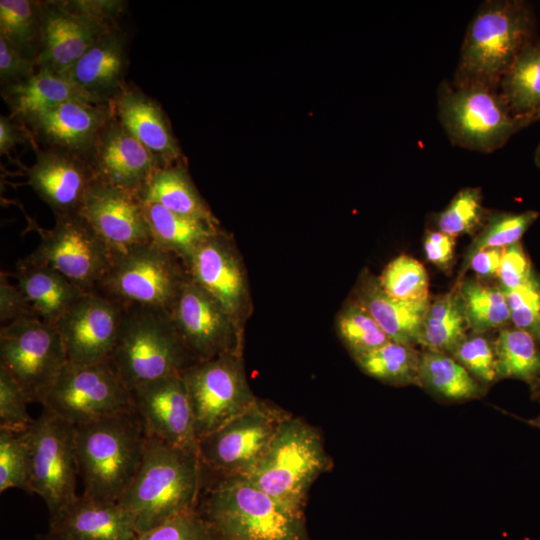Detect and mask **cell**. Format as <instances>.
Here are the masks:
<instances>
[{"mask_svg":"<svg viewBox=\"0 0 540 540\" xmlns=\"http://www.w3.org/2000/svg\"><path fill=\"white\" fill-rule=\"evenodd\" d=\"M204 467L198 451H188L147 437L141 465L117 501L138 533L197 506Z\"/></svg>","mask_w":540,"mask_h":540,"instance_id":"obj_1","label":"cell"},{"mask_svg":"<svg viewBox=\"0 0 540 540\" xmlns=\"http://www.w3.org/2000/svg\"><path fill=\"white\" fill-rule=\"evenodd\" d=\"M535 31L528 2L484 1L468 25L453 83L499 90L516 58L535 41Z\"/></svg>","mask_w":540,"mask_h":540,"instance_id":"obj_2","label":"cell"},{"mask_svg":"<svg viewBox=\"0 0 540 540\" xmlns=\"http://www.w3.org/2000/svg\"><path fill=\"white\" fill-rule=\"evenodd\" d=\"M197 507L221 540H307L304 512L244 475L216 476Z\"/></svg>","mask_w":540,"mask_h":540,"instance_id":"obj_3","label":"cell"},{"mask_svg":"<svg viewBox=\"0 0 540 540\" xmlns=\"http://www.w3.org/2000/svg\"><path fill=\"white\" fill-rule=\"evenodd\" d=\"M147 437L135 410L75 426L83 495L117 502L141 465Z\"/></svg>","mask_w":540,"mask_h":540,"instance_id":"obj_4","label":"cell"},{"mask_svg":"<svg viewBox=\"0 0 540 540\" xmlns=\"http://www.w3.org/2000/svg\"><path fill=\"white\" fill-rule=\"evenodd\" d=\"M196 362L169 312L149 306L124 305L108 363L128 388L181 375Z\"/></svg>","mask_w":540,"mask_h":540,"instance_id":"obj_5","label":"cell"},{"mask_svg":"<svg viewBox=\"0 0 540 540\" xmlns=\"http://www.w3.org/2000/svg\"><path fill=\"white\" fill-rule=\"evenodd\" d=\"M331 465L319 431L290 414L244 476L285 505L303 511L310 487Z\"/></svg>","mask_w":540,"mask_h":540,"instance_id":"obj_6","label":"cell"},{"mask_svg":"<svg viewBox=\"0 0 540 540\" xmlns=\"http://www.w3.org/2000/svg\"><path fill=\"white\" fill-rule=\"evenodd\" d=\"M439 120L459 147L489 153L530 123L513 114L497 89L444 81L438 90Z\"/></svg>","mask_w":540,"mask_h":540,"instance_id":"obj_7","label":"cell"},{"mask_svg":"<svg viewBox=\"0 0 540 540\" xmlns=\"http://www.w3.org/2000/svg\"><path fill=\"white\" fill-rule=\"evenodd\" d=\"M190 280L186 263L153 241L114 253L112 265L96 291L123 305L170 310Z\"/></svg>","mask_w":540,"mask_h":540,"instance_id":"obj_8","label":"cell"},{"mask_svg":"<svg viewBox=\"0 0 540 540\" xmlns=\"http://www.w3.org/2000/svg\"><path fill=\"white\" fill-rule=\"evenodd\" d=\"M23 435L28 452L29 492L39 495L53 516L79 497L75 426L43 408Z\"/></svg>","mask_w":540,"mask_h":540,"instance_id":"obj_9","label":"cell"},{"mask_svg":"<svg viewBox=\"0 0 540 540\" xmlns=\"http://www.w3.org/2000/svg\"><path fill=\"white\" fill-rule=\"evenodd\" d=\"M40 403L74 426L134 411L130 389L108 362H66Z\"/></svg>","mask_w":540,"mask_h":540,"instance_id":"obj_10","label":"cell"},{"mask_svg":"<svg viewBox=\"0 0 540 540\" xmlns=\"http://www.w3.org/2000/svg\"><path fill=\"white\" fill-rule=\"evenodd\" d=\"M181 376L189 392L198 440L258 400L248 384L241 350L198 361Z\"/></svg>","mask_w":540,"mask_h":540,"instance_id":"obj_11","label":"cell"},{"mask_svg":"<svg viewBox=\"0 0 540 540\" xmlns=\"http://www.w3.org/2000/svg\"><path fill=\"white\" fill-rule=\"evenodd\" d=\"M67 362L57 328L39 318L2 325L0 368L22 387L30 402L41 401Z\"/></svg>","mask_w":540,"mask_h":540,"instance_id":"obj_12","label":"cell"},{"mask_svg":"<svg viewBox=\"0 0 540 540\" xmlns=\"http://www.w3.org/2000/svg\"><path fill=\"white\" fill-rule=\"evenodd\" d=\"M289 415L258 399L248 410L198 440L204 469L216 476L246 475Z\"/></svg>","mask_w":540,"mask_h":540,"instance_id":"obj_13","label":"cell"},{"mask_svg":"<svg viewBox=\"0 0 540 540\" xmlns=\"http://www.w3.org/2000/svg\"><path fill=\"white\" fill-rule=\"evenodd\" d=\"M55 219L28 256L54 268L84 293L96 291L112 265L113 250L79 213Z\"/></svg>","mask_w":540,"mask_h":540,"instance_id":"obj_14","label":"cell"},{"mask_svg":"<svg viewBox=\"0 0 540 540\" xmlns=\"http://www.w3.org/2000/svg\"><path fill=\"white\" fill-rule=\"evenodd\" d=\"M169 314L181 340L198 361L240 350V327L191 278L182 286Z\"/></svg>","mask_w":540,"mask_h":540,"instance_id":"obj_15","label":"cell"},{"mask_svg":"<svg viewBox=\"0 0 540 540\" xmlns=\"http://www.w3.org/2000/svg\"><path fill=\"white\" fill-rule=\"evenodd\" d=\"M132 404L148 437L188 451H198L194 415L181 375L129 388Z\"/></svg>","mask_w":540,"mask_h":540,"instance_id":"obj_16","label":"cell"},{"mask_svg":"<svg viewBox=\"0 0 540 540\" xmlns=\"http://www.w3.org/2000/svg\"><path fill=\"white\" fill-rule=\"evenodd\" d=\"M124 305L97 291L85 293L56 323L67 361L97 364L109 361Z\"/></svg>","mask_w":540,"mask_h":540,"instance_id":"obj_17","label":"cell"},{"mask_svg":"<svg viewBox=\"0 0 540 540\" xmlns=\"http://www.w3.org/2000/svg\"><path fill=\"white\" fill-rule=\"evenodd\" d=\"M191 280L216 299L241 327L250 297L243 263L236 247L217 231L195 250L187 263Z\"/></svg>","mask_w":540,"mask_h":540,"instance_id":"obj_18","label":"cell"},{"mask_svg":"<svg viewBox=\"0 0 540 540\" xmlns=\"http://www.w3.org/2000/svg\"><path fill=\"white\" fill-rule=\"evenodd\" d=\"M114 253L152 241L136 194L95 180L78 212Z\"/></svg>","mask_w":540,"mask_h":540,"instance_id":"obj_19","label":"cell"},{"mask_svg":"<svg viewBox=\"0 0 540 540\" xmlns=\"http://www.w3.org/2000/svg\"><path fill=\"white\" fill-rule=\"evenodd\" d=\"M85 159L96 180L136 195L161 167L155 156L114 116L101 130Z\"/></svg>","mask_w":540,"mask_h":540,"instance_id":"obj_20","label":"cell"},{"mask_svg":"<svg viewBox=\"0 0 540 540\" xmlns=\"http://www.w3.org/2000/svg\"><path fill=\"white\" fill-rule=\"evenodd\" d=\"M28 184L55 217L78 213L96 178L85 158L49 148L37 152L27 170Z\"/></svg>","mask_w":540,"mask_h":540,"instance_id":"obj_21","label":"cell"},{"mask_svg":"<svg viewBox=\"0 0 540 540\" xmlns=\"http://www.w3.org/2000/svg\"><path fill=\"white\" fill-rule=\"evenodd\" d=\"M112 116L111 104L70 101L37 113L24 122L51 148L85 158Z\"/></svg>","mask_w":540,"mask_h":540,"instance_id":"obj_22","label":"cell"},{"mask_svg":"<svg viewBox=\"0 0 540 540\" xmlns=\"http://www.w3.org/2000/svg\"><path fill=\"white\" fill-rule=\"evenodd\" d=\"M42 48L36 62L65 74L103 35L115 30L65 9L59 1L44 2Z\"/></svg>","mask_w":540,"mask_h":540,"instance_id":"obj_23","label":"cell"},{"mask_svg":"<svg viewBox=\"0 0 540 540\" xmlns=\"http://www.w3.org/2000/svg\"><path fill=\"white\" fill-rule=\"evenodd\" d=\"M48 534L59 540H136L139 533L118 502L82 495L50 516Z\"/></svg>","mask_w":540,"mask_h":540,"instance_id":"obj_24","label":"cell"},{"mask_svg":"<svg viewBox=\"0 0 540 540\" xmlns=\"http://www.w3.org/2000/svg\"><path fill=\"white\" fill-rule=\"evenodd\" d=\"M115 119L158 160L177 164L181 149L161 106L140 90L125 87L111 102Z\"/></svg>","mask_w":540,"mask_h":540,"instance_id":"obj_25","label":"cell"},{"mask_svg":"<svg viewBox=\"0 0 540 540\" xmlns=\"http://www.w3.org/2000/svg\"><path fill=\"white\" fill-rule=\"evenodd\" d=\"M352 300L372 315L390 340L414 347L420 345L423 321L430 299H396L382 289L378 277L364 270L354 287Z\"/></svg>","mask_w":540,"mask_h":540,"instance_id":"obj_26","label":"cell"},{"mask_svg":"<svg viewBox=\"0 0 540 540\" xmlns=\"http://www.w3.org/2000/svg\"><path fill=\"white\" fill-rule=\"evenodd\" d=\"M126 50L116 29L99 38L65 73L83 92L110 105L125 87Z\"/></svg>","mask_w":540,"mask_h":540,"instance_id":"obj_27","label":"cell"},{"mask_svg":"<svg viewBox=\"0 0 540 540\" xmlns=\"http://www.w3.org/2000/svg\"><path fill=\"white\" fill-rule=\"evenodd\" d=\"M15 278L37 318L53 326L85 294L60 272L29 256L17 262Z\"/></svg>","mask_w":540,"mask_h":540,"instance_id":"obj_28","label":"cell"},{"mask_svg":"<svg viewBox=\"0 0 540 540\" xmlns=\"http://www.w3.org/2000/svg\"><path fill=\"white\" fill-rule=\"evenodd\" d=\"M2 95L11 110V118L22 121L70 101L107 105L83 92L65 74L46 68H39L27 81L4 87Z\"/></svg>","mask_w":540,"mask_h":540,"instance_id":"obj_29","label":"cell"},{"mask_svg":"<svg viewBox=\"0 0 540 540\" xmlns=\"http://www.w3.org/2000/svg\"><path fill=\"white\" fill-rule=\"evenodd\" d=\"M137 197L142 202L159 204L176 214L218 224L186 169L179 163L157 168Z\"/></svg>","mask_w":540,"mask_h":540,"instance_id":"obj_30","label":"cell"},{"mask_svg":"<svg viewBox=\"0 0 540 540\" xmlns=\"http://www.w3.org/2000/svg\"><path fill=\"white\" fill-rule=\"evenodd\" d=\"M418 386L445 402L479 399L487 390L453 357L426 349L420 353Z\"/></svg>","mask_w":540,"mask_h":540,"instance_id":"obj_31","label":"cell"},{"mask_svg":"<svg viewBox=\"0 0 540 540\" xmlns=\"http://www.w3.org/2000/svg\"><path fill=\"white\" fill-rule=\"evenodd\" d=\"M142 204L152 241L186 265L199 245L220 230L218 224L176 214L159 204Z\"/></svg>","mask_w":540,"mask_h":540,"instance_id":"obj_32","label":"cell"},{"mask_svg":"<svg viewBox=\"0 0 540 540\" xmlns=\"http://www.w3.org/2000/svg\"><path fill=\"white\" fill-rule=\"evenodd\" d=\"M499 92L514 115L530 124L540 119V40L516 58L502 78Z\"/></svg>","mask_w":540,"mask_h":540,"instance_id":"obj_33","label":"cell"},{"mask_svg":"<svg viewBox=\"0 0 540 540\" xmlns=\"http://www.w3.org/2000/svg\"><path fill=\"white\" fill-rule=\"evenodd\" d=\"M497 381L518 379L532 392L540 384V342L514 326L499 330L493 341Z\"/></svg>","mask_w":540,"mask_h":540,"instance_id":"obj_34","label":"cell"},{"mask_svg":"<svg viewBox=\"0 0 540 540\" xmlns=\"http://www.w3.org/2000/svg\"><path fill=\"white\" fill-rule=\"evenodd\" d=\"M469 329L463 302L456 287L430 301L420 345L426 350L448 355L466 338Z\"/></svg>","mask_w":540,"mask_h":540,"instance_id":"obj_35","label":"cell"},{"mask_svg":"<svg viewBox=\"0 0 540 540\" xmlns=\"http://www.w3.org/2000/svg\"><path fill=\"white\" fill-rule=\"evenodd\" d=\"M420 351L414 346L388 341L355 359L366 375L393 386H418Z\"/></svg>","mask_w":540,"mask_h":540,"instance_id":"obj_36","label":"cell"},{"mask_svg":"<svg viewBox=\"0 0 540 540\" xmlns=\"http://www.w3.org/2000/svg\"><path fill=\"white\" fill-rule=\"evenodd\" d=\"M43 5L29 0L0 1V37L35 61L42 48Z\"/></svg>","mask_w":540,"mask_h":540,"instance_id":"obj_37","label":"cell"},{"mask_svg":"<svg viewBox=\"0 0 540 540\" xmlns=\"http://www.w3.org/2000/svg\"><path fill=\"white\" fill-rule=\"evenodd\" d=\"M463 302L469 329L473 333L507 327L510 311L500 287L488 286L477 280H462L455 286Z\"/></svg>","mask_w":540,"mask_h":540,"instance_id":"obj_38","label":"cell"},{"mask_svg":"<svg viewBox=\"0 0 540 540\" xmlns=\"http://www.w3.org/2000/svg\"><path fill=\"white\" fill-rule=\"evenodd\" d=\"M335 329L354 360L390 341L372 315L352 299L336 315Z\"/></svg>","mask_w":540,"mask_h":540,"instance_id":"obj_39","label":"cell"},{"mask_svg":"<svg viewBox=\"0 0 540 540\" xmlns=\"http://www.w3.org/2000/svg\"><path fill=\"white\" fill-rule=\"evenodd\" d=\"M539 217V212L528 210L520 213L492 212L484 226L471 242L462 267L477 252L489 248L504 249L520 242L522 236Z\"/></svg>","mask_w":540,"mask_h":540,"instance_id":"obj_40","label":"cell"},{"mask_svg":"<svg viewBox=\"0 0 540 540\" xmlns=\"http://www.w3.org/2000/svg\"><path fill=\"white\" fill-rule=\"evenodd\" d=\"M378 281L390 296L402 301L429 299V278L424 266L415 258L402 254L382 270Z\"/></svg>","mask_w":540,"mask_h":540,"instance_id":"obj_41","label":"cell"},{"mask_svg":"<svg viewBox=\"0 0 540 540\" xmlns=\"http://www.w3.org/2000/svg\"><path fill=\"white\" fill-rule=\"evenodd\" d=\"M482 205L481 189L467 187L458 191L436 217L438 231L457 237L482 228L488 217Z\"/></svg>","mask_w":540,"mask_h":540,"instance_id":"obj_42","label":"cell"},{"mask_svg":"<svg viewBox=\"0 0 540 540\" xmlns=\"http://www.w3.org/2000/svg\"><path fill=\"white\" fill-rule=\"evenodd\" d=\"M136 540H221V538L196 506L148 531L139 533Z\"/></svg>","mask_w":540,"mask_h":540,"instance_id":"obj_43","label":"cell"},{"mask_svg":"<svg viewBox=\"0 0 540 540\" xmlns=\"http://www.w3.org/2000/svg\"><path fill=\"white\" fill-rule=\"evenodd\" d=\"M28 488V452L23 433L0 429V492Z\"/></svg>","mask_w":540,"mask_h":540,"instance_id":"obj_44","label":"cell"},{"mask_svg":"<svg viewBox=\"0 0 540 540\" xmlns=\"http://www.w3.org/2000/svg\"><path fill=\"white\" fill-rule=\"evenodd\" d=\"M512 326L528 332L540 342V279L536 272L513 290H502Z\"/></svg>","mask_w":540,"mask_h":540,"instance_id":"obj_45","label":"cell"},{"mask_svg":"<svg viewBox=\"0 0 540 540\" xmlns=\"http://www.w3.org/2000/svg\"><path fill=\"white\" fill-rule=\"evenodd\" d=\"M450 356L484 386L497 382L493 341L483 334L467 335Z\"/></svg>","mask_w":540,"mask_h":540,"instance_id":"obj_46","label":"cell"},{"mask_svg":"<svg viewBox=\"0 0 540 540\" xmlns=\"http://www.w3.org/2000/svg\"><path fill=\"white\" fill-rule=\"evenodd\" d=\"M30 402L19 383L0 368V429L25 432L33 423L27 411Z\"/></svg>","mask_w":540,"mask_h":540,"instance_id":"obj_47","label":"cell"},{"mask_svg":"<svg viewBox=\"0 0 540 540\" xmlns=\"http://www.w3.org/2000/svg\"><path fill=\"white\" fill-rule=\"evenodd\" d=\"M521 242L504 248L497 277L502 290H513L529 280L534 273Z\"/></svg>","mask_w":540,"mask_h":540,"instance_id":"obj_48","label":"cell"},{"mask_svg":"<svg viewBox=\"0 0 540 540\" xmlns=\"http://www.w3.org/2000/svg\"><path fill=\"white\" fill-rule=\"evenodd\" d=\"M37 62L26 57L3 37H0V80L2 86L27 81L38 71Z\"/></svg>","mask_w":540,"mask_h":540,"instance_id":"obj_49","label":"cell"},{"mask_svg":"<svg viewBox=\"0 0 540 540\" xmlns=\"http://www.w3.org/2000/svg\"><path fill=\"white\" fill-rule=\"evenodd\" d=\"M68 11L115 29L114 21L124 10L123 1L115 0H77L59 1Z\"/></svg>","mask_w":540,"mask_h":540,"instance_id":"obj_50","label":"cell"},{"mask_svg":"<svg viewBox=\"0 0 540 540\" xmlns=\"http://www.w3.org/2000/svg\"><path fill=\"white\" fill-rule=\"evenodd\" d=\"M21 318H37L25 295L6 275L0 278V320L4 325Z\"/></svg>","mask_w":540,"mask_h":540,"instance_id":"obj_51","label":"cell"},{"mask_svg":"<svg viewBox=\"0 0 540 540\" xmlns=\"http://www.w3.org/2000/svg\"><path fill=\"white\" fill-rule=\"evenodd\" d=\"M455 237L441 231H428L424 238V251L429 262L448 270L454 258Z\"/></svg>","mask_w":540,"mask_h":540,"instance_id":"obj_52","label":"cell"},{"mask_svg":"<svg viewBox=\"0 0 540 540\" xmlns=\"http://www.w3.org/2000/svg\"><path fill=\"white\" fill-rule=\"evenodd\" d=\"M503 251L504 249L501 248H489L474 254L461 268L458 283L462 280L463 274L468 268H471L479 276H497Z\"/></svg>","mask_w":540,"mask_h":540,"instance_id":"obj_53","label":"cell"},{"mask_svg":"<svg viewBox=\"0 0 540 540\" xmlns=\"http://www.w3.org/2000/svg\"><path fill=\"white\" fill-rule=\"evenodd\" d=\"M25 131L12 118L0 117V153L8 154L17 144L24 142Z\"/></svg>","mask_w":540,"mask_h":540,"instance_id":"obj_54","label":"cell"},{"mask_svg":"<svg viewBox=\"0 0 540 540\" xmlns=\"http://www.w3.org/2000/svg\"><path fill=\"white\" fill-rule=\"evenodd\" d=\"M533 400L540 402V384L531 392Z\"/></svg>","mask_w":540,"mask_h":540,"instance_id":"obj_55","label":"cell"},{"mask_svg":"<svg viewBox=\"0 0 540 540\" xmlns=\"http://www.w3.org/2000/svg\"><path fill=\"white\" fill-rule=\"evenodd\" d=\"M534 159L536 165L540 168V144L536 148Z\"/></svg>","mask_w":540,"mask_h":540,"instance_id":"obj_56","label":"cell"},{"mask_svg":"<svg viewBox=\"0 0 540 540\" xmlns=\"http://www.w3.org/2000/svg\"><path fill=\"white\" fill-rule=\"evenodd\" d=\"M530 423L534 424L535 426H538L540 428V418L531 420Z\"/></svg>","mask_w":540,"mask_h":540,"instance_id":"obj_57","label":"cell"},{"mask_svg":"<svg viewBox=\"0 0 540 540\" xmlns=\"http://www.w3.org/2000/svg\"><path fill=\"white\" fill-rule=\"evenodd\" d=\"M44 540H59V539H56V538H54L53 536L47 534V535L45 536Z\"/></svg>","mask_w":540,"mask_h":540,"instance_id":"obj_58","label":"cell"}]
</instances>
